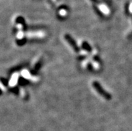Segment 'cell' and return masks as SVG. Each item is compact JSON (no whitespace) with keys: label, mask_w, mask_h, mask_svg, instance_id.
I'll return each instance as SVG.
<instances>
[{"label":"cell","mask_w":132,"mask_h":131,"mask_svg":"<svg viewBox=\"0 0 132 131\" xmlns=\"http://www.w3.org/2000/svg\"><path fill=\"white\" fill-rule=\"evenodd\" d=\"M93 87L95 88V90L97 91V92L99 93L101 96L105 97V98H107V99H110L111 98L110 95H109L107 92H105L103 89V88L101 86V85L99 84V83H97V82H93Z\"/></svg>","instance_id":"6da1fadb"},{"label":"cell","mask_w":132,"mask_h":131,"mask_svg":"<svg viewBox=\"0 0 132 131\" xmlns=\"http://www.w3.org/2000/svg\"><path fill=\"white\" fill-rule=\"evenodd\" d=\"M65 38H66V40H67V41L69 42V43H70V44L71 45V46H72V48H74V50H75V51H77V50H78V48H77V45H76V43H75V41H74V40H72V39L71 38H70V36H69L67 35L65 36Z\"/></svg>","instance_id":"7a4b0ae2"}]
</instances>
